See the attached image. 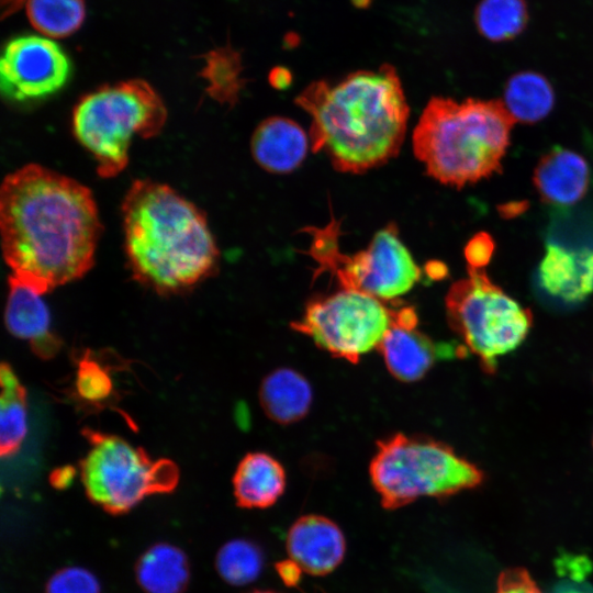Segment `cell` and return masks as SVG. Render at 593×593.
Listing matches in <instances>:
<instances>
[{
    "label": "cell",
    "mask_w": 593,
    "mask_h": 593,
    "mask_svg": "<svg viewBox=\"0 0 593 593\" xmlns=\"http://www.w3.org/2000/svg\"><path fill=\"white\" fill-rule=\"evenodd\" d=\"M0 228L10 276L43 295L91 269L101 223L89 188L30 164L2 182Z\"/></svg>",
    "instance_id": "obj_1"
},
{
    "label": "cell",
    "mask_w": 593,
    "mask_h": 593,
    "mask_svg": "<svg viewBox=\"0 0 593 593\" xmlns=\"http://www.w3.org/2000/svg\"><path fill=\"white\" fill-rule=\"evenodd\" d=\"M311 116L312 152L340 172L361 174L395 157L410 108L393 66L358 70L331 85L310 83L295 99Z\"/></svg>",
    "instance_id": "obj_2"
},
{
    "label": "cell",
    "mask_w": 593,
    "mask_h": 593,
    "mask_svg": "<svg viewBox=\"0 0 593 593\" xmlns=\"http://www.w3.org/2000/svg\"><path fill=\"white\" fill-rule=\"evenodd\" d=\"M122 213L128 266L144 286L182 292L216 267L219 249L204 214L169 186L136 180Z\"/></svg>",
    "instance_id": "obj_3"
},
{
    "label": "cell",
    "mask_w": 593,
    "mask_h": 593,
    "mask_svg": "<svg viewBox=\"0 0 593 593\" xmlns=\"http://www.w3.org/2000/svg\"><path fill=\"white\" fill-rule=\"evenodd\" d=\"M515 120L503 101L433 97L413 132V152L435 180L457 188L502 171Z\"/></svg>",
    "instance_id": "obj_4"
},
{
    "label": "cell",
    "mask_w": 593,
    "mask_h": 593,
    "mask_svg": "<svg viewBox=\"0 0 593 593\" xmlns=\"http://www.w3.org/2000/svg\"><path fill=\"white\" fill-rule=\"evenodd\" d=\"M369 477L381 506L388 511L421 497H448L483 481L482 471L450 446L401 433L377 443Z\"/></svg>",
    "instance_id": "obj_5"
},
{
    "label": "cell",
    "mask_w": 593,
    "mask_h": 593,
    "mask_svg": "<svg viewBox=\"0 0 593 593\" xmlns=\"http://www.w3.org/2000/svg\"><path fill=\"white\" fill-rule=\"evenodd\" d=\"M167 109L153 87L133 79L85 96L72 112V131L93 156L97 171L112 178L128 163L134 136H156L165 125Z\"/></svg>",
    "instance_id": "obj_6"
},
{
    "label": "cell",
    "mask_w": 593,
    "mask_h": 593,
    "mask_svg": "<svg viewBox=\"0 0 593 593\" xmlns=\"http://www.w3.org/2000/svg\"><path fill=\"white\" fill-rule=\"evenodd\" d=\"M82 434L90 445L80 462L82 483L89 499L105 511L124 513L146 496L176 488L179 470L174 461L154 460L115 435L89 428Z\"/></svg>",
    "instance_id": "obj_7"
},
{
    "label": "cell",
    "mask_w": 593,
    "mask_h": 593,
    "mask_svg": "<svg viewBox=\"0 0 593 593\" xmlns=\"http://www.w3.org/2000/svg\"><path fill=\"white\" fill-rule=\"evenodd\" d=\"M468 273L446 295L448 323L484 369L493 371L496 358L525 339L532 314L494 284L483 269L468 267Z\"/></svg>",
    "instance_id": "obj_8"
},
{
    "label": "cell",
    "mask_w": 593,
    "mask_h": 593,
    "mask_svg": "<svg viewBox=\"0 0 593 593\" xmlns=\"http://www.w3.org/2000/svg\"><path fill=\"white\" fill-rule=\"evenodd\" d=\"M334 224L315 230L311 254L320 268L332 271L343 288L388 302L409 292L421 279V269L394 224L377 232L366 249L351 256L338 251Z\"/></svg>",
    "instance_id": "obj_9"
},
{
    "label": "cell",
    "mask_w": 593,
    "mask_h": 593,
    "mask_svg": "<svg viewBox=\"0 0 593 593\" xmlns=\"http://www.w3.org/2000/svg\"><path fill=\"white\" fill-rule=\"evenodd\" d=\"M385 303L342 288L310 301L291 327L332 356L357 363L362 355L378 348L391 325L393 309Z\"/></svg>",
    "instance_id": "obj_10"
},
{
    "label": "cell",
    "mask_w": 593,
    "mask_h": 593,
    "mask_svg": "<svg viewBox=\"0 0 593 593\" xmlns=\"http://www.w3.org/2000/svg\"><path fill=\"white\" fill-rule=\"evenodd\" d=\"M70 61L54 41L23 35L10 41L0 60V88L15 101L37 100L61 89L70 75Z\"/></svg>",
    "instance_id": "obj_11"
},
{
    "label": "cell",
    "mask_w": 593,
    "mask_h": 593,
    "mask_svg": "<svg viewBox=\"0 0 593 593\" xmlns=\"http://www.w3.org/2000/svg\"><path fill=\"white\" fill-rule=\"evenodd\" d=\"M416 325L412 306L393 309L391 325L377 348L388 371L401 382L422 379L438 356L437 347Z\"/></svg>",
    "instance_id": "obj_12"
},
{
    "label": "cell",
    "mask_w": 593,
    "mask_h": 593,
    "mask_svg": "<svg viewBox=\"0 0 593 593\" xmlns=\"http://www.w3.org/2000/svg\"><path fill=\"white\" fill-rule=\"evenodd\" d=\"M289 558L311 575H326L344 560L346 539L339 526L326 516L299 517L286 538Z\"/></svg>",
    "instance_id": "obj_13"
},
{
    "label": "cell",
    "mask_w": 593,
    "mask_h": 593,
    "mask_svg": "<svg viewBox=\"0 0 593 593\" xmlns=\"http://www.w3.org/2000/svg\"><path fill=\"white\" fill-rule=\"evenodd\" d=\"M538 280L547 293L566 302H579L593 292V247L546 244Z\"/></svg>",
    "instance_id": "obj_14"
},
{
    "label": "cell",
    "mask_w": 593,
    "mask_h": 593,
    "mask_svg": "<svg viewBox=\"0 0 593 593\" xmlns=\"http://www.w3.org/2000/svg\"><path fill=\"white\" fill-rule=\"evenodd\" d=\"M8 331L29 342L34 354L43 359L60 349L59 337L52 332L49 310L42 294L9 277V293L4 311Z\"/></svg>",
    "instance_id": "obj_15"
},
{
    "label": "cell",
    "mask_w": 593,
    "mask_h": 593,
    "mask_svg": "<svg viewBox=\"0 0 593 593\" xmlns=\"http://www.w3.org/2000/svg\"><path fill=\"white\" fill-rule=\"evenodd\" d=\"M533 182L545 203L567 208L586 194L590 168L578 153L556 146L538 160Z\"/></svg>",
    "instance_id": "obj_16"
},
{
    "label": "cell",
    "mask_w": 593,
    "mask_h": 593,
    "mask_svg": "<svg viewBox=\"0 0 593 593\" xmlns=\"http://www.w3.org/2000/svg\"><path fill=\"white\" fill-rule=\"evenodd\" d=\"M310 146V137L304 130L293 120L282 116L264 120L250 142L255 161L273 174L295 170L305 159Z\"/></svg>",
    "instance_id": "obj_17"
},
{
    "label": "cell",
    "mask_w": 593,
    "mask_h": 593,
    "mask_svg": "<svg viewBox=\"0 0 593 593\" xmlns=\"http://www.w3.org/2000/svg\"><path fill=\"white\" fill-rule=\"evenodd\" d=\"M287 475L283 466L266 452H249L239 461L234 477L236 503L244 508H268L284 493Z\"/></svg>",
    "instance_id": "obj_18"
},
{
    "label": "cell",
    "mask_w": 593,
    "mask_h": 593,
    "mask_svg": "<svg viewBox=\"0 0 593 593\" xmlns=\"http://www.w3.org/2000/svg\"><path fill=\"white\" fill-rule=\"evenodd\" d=\"M259 403L265 414L281 425L304 418L313 401L307 379L291 368H277L268 373L259 387Z\"/></svg>",
    "instance_id": "obj_19"
},
{
    "label": "cell",
    "mask_w": 593,
    "mask_h": 593,
    "mask_svg": "<svg viewBox=\"0 0 593 593\" xmlns=\"http://www.w3.org/2000/svg\"><path fill=\"white\" fill-rule=\"evenodd\" d=\"M136 578L146 593H181L189 579L187 558L172 545L157 544L139 558Z\"/></svg>",
    "instance_id": "obj_20"
},
{
    "label": "cell",
    "mask_w": 593,
    "mask_h": 593,
    "mask_svg": "<svg viewBox=\"0 0 593 593\" xmlns=\"http://www.w3.org/2000/svg\"><path fill=\"white\" fill-rule=\"evenodd\" d=\"M503 103L515 121L532 124L549 114L555 103V93L542 75L521 71L507 80Z\"/></svg>",
    "instance_id": "obj_21"
},
{
    "label": "cell",
    "mask_w": 593,
    "mask_h": 593,
    "mask_svg": "<svg viewBox=\"0 0 593 593\" xmlns=\"http://www.w3.org/2000/svg\"><path fill=\"white\" fill-rule=\"evenodd\" d=\"M0 454L1 457L14 455L27 433L26 390L12 367L2 362L0 368Z\"/></svg>",
    "instance_id": "obj_22"
},
{
    "label": "cell",
    "mask_w": 593,
    "mask_h": 593,
    "mask_svg": "<svg viewBox=\"0 0 593 593\" xmlns=\"http://www.w3.org/2000/svg\"><path fill=\"white\" fill-rule=\"evenodd\" d=\"M478 31L486 40L503 42L516 37L526 26L525 0H481L475 9Z\"/></svg>",
    "instance_id": "obj_23"
},
{
    "label": "cell",
    "mask_w": 593,
    "mask_h": 593,
    "mask_svg": "<svg viewBox=\"0 0 593 593\" xmlns=\"http://www.w3.org/2000/svg\"><path fill=\"white\" fill-rule=\"evenodd\" d=\"M31 24L49 37H65L76 32L85 19L83 0H27Z\"/></svg>",
    "instance_id": "obj_24"
},
{
    "label": "cell",
    "mask_w": 593,
    "mask_h": 593,
    "mask_svg": "<svg viewBox=\"0 0 593 593\" xmlns=\"http://www.w3.org/2000/svg\"><path fill=\"white\" fill-rule=\"evenodd\" d=\"M264 553L253 541L233 539L219 550L215 567L228 584L242 586L254 582L264 568Z\"/></svg>",
    "instance_id": "obj_25"
},
{
    "label": "cell",
    "mask_w": 593,
    "mask_h": 593,
    "mask_svg": "<svg viewBox=\"0 0 593 593\" xmlns=\"http://www.w3.org/2000/svg\"><path fill=\"white\" fill-rule=\"evenodd\" d=\"M202 71L208 80V92L221 102L233 103L237 100L244 80L240 79V56L231 46L210 52Z\"/></svg>",
    "instance_id": "obj_26"
},
{
    "label": "cell",
    "mask_w": 593,
    "mask_h": 593,
    "mask_svg": "<svg viewBox=\"0 0 593 593\" xmlns=\"http://www.w3.org/2000/svg\"><path fill=\"white\" fill-rule=\"evenodd\" d=\"M113 390V381L105 368L86 351L77 361L75 391L79 400L100 406L110 399Z\"/></svg>",
    "instance_id": "obj_27"
},
{
    "label": "cell",
    "mask_w": 593,
    "mask_h": 593,
    "mask_svg": "<svg viewBox=\"0 0 593 593\" xmlns=\"http://www.w3.org/2000/svg\"><path fill=\"white\" fill-rule=\"evenodd\" d=\"M45 593H100V584L90 571L66 567L51 577Z\"/></svg>",
    "instance_id": "obj_28"
},
{
    "label": "cell",
    "mask_w": 593,
    "mask_h": 593,
    "mask_svg": "<svg viewBox=\"0 0 593 593\" xmlns=\"http://www.w3.org/2000/svg\"><path fill=\"white\" fill-rule=\"evenodd\" d=\"M495 593H542L529 572L523 568H510L497 578Z\"/></svg>",
    "instance_id": "obj_29"
},
{
    "label": "cell",
    "mask_w": 593,
    "mask_h": 593,
    "mask_svg": "<svg viewBox=\"0 0 593 593\" xmlns=\"http://www.w3.org/2000/svg\"><path fill=\"white\" fill-rule=\"evenodd\" d=\"M495 243L492 236L486 232H479L473 235L465 247V257L469 267L483 269L494 253Z\"/></svg>",
    "instance_id": "obj_30"
},
{
    "label": "cell",
    "mask_w": 593,
    "mask_h": 593,
    "mask_svg": "<svg viewBox=\"0 0 593 593\" xmlns=\"http://www.w3.org/2000/svg\"><path fill=\"white\" fill-rule=\"evenodd\" d=\"M276 571L281 581L289 588L299 585L302 572H304L301 567L290 558L277 562Z\"/></svg>",
    "instance_id": "obj_31"
},
{
    "label": "cell",
    "mask_w": 593,
    "mask_h": 593,
    "mask_svg": "<svg viewBox=\"0 0 593 593\" xmlns=\"http://www.w3.org/2000/svg\"><path fill=\"white\" fill-rule=\"evenodd\" d=\"M269 80L273 87L283 89L290 85L291 74L284 67H276L270 71Z\"/></svg>",
    "instance_id": "obj_32"
},
{
    "label": "cell",
    "mask_w": 593,
    "mask_h": 593,
    "mask_svg": "<svg viewBox=\"0 0 593 593\" xmlns=\"http://www.w3.org/2000/svg\"><path fill=\"white\" fill-rule=\"evenodd\" d=\"M528 203L526 201H514L503 204L499 208L500 214L503 217L512 219L527 210Z\"/></svg>",
    "instance_id": "obj_33"
},
{
    "label": "cell",
    "mask_w": 593,
    "mask_h": 593,
    "mask_svg": "<svg viewBox=\"0 0 593 593\" xmlns=\"http://www.w3.org/2000/svg\"><path fill=\"white\" fill-rule=\"evenodd\" d=\"M556 593H589V592L582 589L566 585V586H561Z\"/></svg>",
    "instance_id": "obj_34"
},
{
    "label": "cell",
    "mask_w": 593,
    "mask_h": 593,
    "mask_svg": "<svg viewBox=\"0 0 593 593\" xmlns=\"http://www.w3.org/2000/svg\"><path fill=\"white\" fill-rule=\"evenodd\" d=\"M353 4L357 8L363 9L369 7L371 0H351Z\"/></svg>",
    "instance_id": "obj_35"
},
{
    "label": "cell",
    "mask_w": 593,
    "mask_h": 593,
    "mask_svg": "<svg viewBox=\"0 0 593 593\" xmlns=\"http://www.w3.org/2000/svg\"><path fill=\"white\" fill-rule=\"evenodd\" d=\"M250 593H278V592L270 591V590H255Z\"/></svg>",
    "instance_id": "obj_36"
}]
</instances>
